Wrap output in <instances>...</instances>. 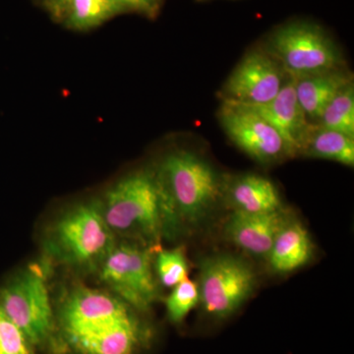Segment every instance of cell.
<instances>
[{"label":"cell","mask_w":354,"mask_h":354,"mask_svg":"<svg viewBox=\"0 0 354 354\" xmlns=\"http://www.w3.org/2000/svg\"><path fill=\"white\" fill-rule=\"evenodd\" d=\"M263 46L293 80L346 68L344 55L332 37L309 21L279 25L270 32Z\"/></svg>","instance_id":"obj_6"},{"label":"cell","mask_w":354,"mask_h":354,"mask_svg":"<svg viewBox=\"0 0 354 354\" xmlns=\"http://www.w3.org/2000/svg\"><path fill=\"white\" fill-rule=\"evenodd\" d=\"M319 124L354 138V85L349 84L339 91L324 109Z\"/></svg>","instance_id":"obj_18"},{"label":"cell","mask_w":354,"mask_h":354,"mask_svg":"<svg viewBox=\"0 0 354 354\" xmlns=\"http://www.w3.org/2000/svg\"><path fill=\"white\" fill-rule=\"evenodd\" d=\"M157 252L153 267L158 283L165 288H174L187 279L189 267L183 248L171 250L158 249Z\"/></svg>","instance_id":"obj_19"},{"label":"cell","mask_w":354,"mask_h":354,"mask_svg":"<svg viewBox=\"0 0 354 354\" xmlns=\"http://www.w3.org/2000/svg\"><path fill=\"white\" fill-rule=\"evenodd\" d=\"M68 0H57L55 3L50 4L48 7V9L51 11V13L55 14V16H59L60 12H62V8H64L65 4L67 3Z\"/></svg>","instance_id":"obj_23"},{"label":"cell","mask_w":354,"mask_h":354,"mask_svg":"<svg viewBox=\"0 0 354 354\" xmlns=\"http://www.w3.org/2000/svg\"><path fill=\"white\" fill-rule=\"evenodd\" d=\"M200 302L199 288L197 283L186 279L174 286L165 301L167 315L171 323L179 325Z\"/></svg>","instance_id":"obj_20"},{"label":"cell","mask_w":354,"mask_h":354,"mask_svg":"<svg viewBox=\"0 0 354 354\" xmlns=\"http://www.w3.org/2000/svg\"><path fill=\"white\" fill-rule=\"evenodd\" d=\"M295 91L298 102L310 123H317L324 109L339 91L353 83V75L348 69L330 70L297 79Z\"/></svg>","instance_id":"obj_13"},{"label":"cell","mask_w":354,"mask_h":354,"mask_svg":"<svg viewBox=\"0 0 354 354\" xmlns=\"http://www.w3.org/2000/svg\"><path fill=\"white\" fill-rule=\"evenodd\" d=\"M311 256L308 232L299 223L288 221L277 235L268 260L272 271L286 274L304 267Z\"/></svg>","instance_id":"obj_15"},{"label":"cell","mask_w":354,"mask_h":354,"mask_svg":"<svg viewBox=\"0 0 354 354\" xmlns=\"http://www.w3.org/2000/svg\"><path fill=\"white\" fill-rule=\"evenodd\" d=\"M123 13L113 0H68L58 18L75 31H88Z\"/></svg>","instance_id":"obj_17"},{"label":"cell","mask_w":354,"mask_h":354,"mask_svg":"<svg viewBox=\"0 0 354 354\" xmlns=\"http://www.w3.org/2000/svg\"><path fill=\"white\" fill-rule=\"evenodd\" d=\"M158 249L118 239L97 271V278L104 288L133 308L146 313L160 297L153 258Z\"/></svg>","instance_id":"obj_7"},{"label":"cell","mask_w":354,"mask_h":354,"mask_svg":"<svg viewBox=\"0 0 354 354\" xmlns=\"http://www.w3.org/2000/svg\"><path fill=\"white\" fill-rule=\"evenodd\" d=\"M288 221L283 209L267 214L234 212L228 221L227 234L247 253L268 257L277 235Z\"/></svg>","instance_id":"obj_12"},{"label":"cell","mask_w":354,"mask_h":354,"mask_svg":"<svg viewBox=\"0 0 354 354\" xmlns=\"http://www.w3.org/2000/svg\"><path fill=\"white\" fill-rule=\"evenodd\" d=\"M156 1L158 2V4H160V6H162V0H156Z\"/></svg>","instance_id":"obj_26"},{"label":"cell","mask_w":354,"mask_h":354,"mask_svg":"<svg viewBox=\"0 0 354 354\" xmlns=\"http://www.w3.org/2000/svg\"><path fill=\"white\" fill-rule=\"evenodd\" d=\"M118 237L102 215L100 200L77 203L50 221L44 232V259L78 274H97Z\"/></svg>","instance_id":"obj_3"},{"label":"cell","mask_w":354,"mask_h":354,"mask_svg":"<svg viewBox=\"0 0 354 354\" xmlns=\"http://www.w3.org/2000/svg\"><path fill=\"white\" fill-rule=\"evenodd\" d=\"M223 191L234 212L267 214L283 209L281 196L274 184L257 174L236 177Z\"/></svg>","instance_id":"obj_14"},{"label":"cell","mask_w":354,"mask_h":354,"mask_svg":"<svg viewBox=\"0 0 354 354\" xmlns=\"http://www.w3.org/2000/svg\"><path fill=\"white\" fill-rule=\"evenodd\" d=\"M256 274L241 258L218 255L200 266V302L207 315L225 320L234 315L252 295Z\"/></svg>","instance_id":"obj_8"},{"label":"cell","mask_w":354,"mask_h":354,"mask_svg":"<svg viewBox=\"0 0 354 354\" xmlns=\"http://www.w3.org/2000/svg\"><path fill=\"white\" fill-rule=\"evenodd\" d=\"M288 77L264 46L251 48L242 57L221 91L223 102L260 106L271 102Z\"/></svg>","instance_id":"obj_9"},{"label":"cell","mask_w":354,"mask_h":354,"mask_svg":"<svg viewBox=\"0 0 354 354\" xmlns=\"http://www.w3.org/2000/svg\"><path fill=\"white\" fill-rule=\"evenodd\" d=\"M196 1L199 2V3H203V2L212 1V0H196Z\"/></svg>","instance_id":"obj_25"},{"label":"cell","mask_w":354,"mask_h":354,"mask_svg":"<svg viewBox=\"0 0 354 354\" xmlns=\"http://www.w3.org/2000/svg\"><path fill=\"white\" fill-rule=\"evenodd\" d=\"M100 203L104 220L118 239L158 247L164 223L155 171L145 169L120 179Z\"/></svg>","instance_id":"obj_4"},{"label":"cell","mask_w":354,"mask_h":354,"mask_svg":"<svg viewBox=\"0 0 354 354\" xmlns=\"http://www.w3.org/2000/svg\"><path fill=\"white\" fill-rule=\"evenodd\" d=\"M299 155L309 158L333 160L353 167L354 165V138L311 123Z\"/></svg>","instance_id":"obj_16"},{"label":"cell","mask_w":354,"mask_h":354,"mask_svg":"<svg viewBox=\"0 0 354 354\" xmlns=\"http://www.w3.org/2000/svg\"><path fill=\"white\" fill-rule=\"evenodd\" d=\"M53 268L46 260L34 263L0 286V306L6 315L36 351L50 353L55 335V309L50 288Z\"/></svg>","instance_id":"obj_5"},{"label":"cell","mask_w":354,"mask_h":354,"mask_svg":"<svg viewBox=\"0 0 354 354\" xmlns=\"http://www.w3.org/2000/svg\"><path fill=\"white\" fill-rule=\"evenodd\" d=\"M36 351L0 306V354H36Z\"/></svg>","instance_id":"obj_21"},{"label":"cell","mask_w":354,"mask_h":354,"mask_svg":"<svg viewBox=\"0 0 354 354\" xmlns=\"http://www.w3.org/2000/svg\"><path fill=\"white\" fill-rule=\"evenodd\" d=\"M53 354H145L155 330L106 288L71 281L53 295Z\"/></svg>","instance_id":"obj_1"},{"label":"cell","mask_w":354,"mask_h":354,"mask_svg":"<svg viewBox=\"0 0 354 354\" xmlns=\"http://www.w3.org/2000/svg\"><path fill=\"white\" fill-rule=\"evenodd\" d=\"M123 13L141 14L150 19H155L160 12V4L156 0H113Z\"/></svg>","instance_id":"obj_22"},{"label":"cell","mask_w":354,"mask_h":354,"mask_svg":"<svg viewBox=\"0 0 354 354\" xmlns=\"http://www.w3.org/2000/svg\"><path fill=\"white\" fill-rule=\"evenodd\" d=\"M218 120L234 144L262 165L293 158L279 133L249 106L223 102Z\"/></svg>","instance_id":"obj_10"},{"label":"cell","mask_w":354,"mask_h":354,"mask_svg":"<svg viewBox=\"0 0 354 354\" xmlns=\"http://www.w3.org/2000/svg\"><path fill=\"white\" fill-rule=\"evenodd\" d=\"M156 171L164 236L201 223L225 196V183L206 160L185 150L169 153Z\"/></svg>","instance_id":"obj_2"},{"label":"cell","mask_w":354,"mask_h":354,"mask_svg":"<svg viewBox=\"0 0 354 354\" xmlns=\"http://www.w3.org/2000/svg\"><path fill=\"white\" fill-rule=\"evenodd\" d=\"M246 106L259 113L279 133L293 158L299 156L300 148L311 123L298 102L293 79L288 78L271 102L260 106Z\"/></svg>","instance_id":"obj_11"},{"label":"cell","mask_w":354,"mask_h":354,"mask_svg":"<svg viewBox=\"0 0 354 354\" xmlns=\"http://www.w3.org/2000/svg\"><path fill=\"white\" fill-rule=\"evenodd\" d=\"M44 1H46V6H50V4L55 3L57 0H44Z\"/></svg>","instance_id":"obj_24"}]
</instances>
